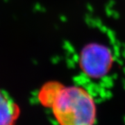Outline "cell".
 <instances>
[{"instance_id":"obj_1","label":"cell","mask_w":125,"mask_h":125,"mask_svg":"<svg viewBox=\"0 0 125 125\" xmlns=\"http://www.w3.org/2000/svg\"><path fill=\"white\" fill-rule=\"evenodd\" d=\"M40 101L52 108L59 125H94L97 109L86 90L76 87L50 85L40 92Z\"/></svg>"},{"instance_id":"obj_2","label":"cell","mask_w":125,"mask_h":125,"mask_svg":"<svg viewBox=\"0 0 125 125\" xmlns=\"http://www.w3.org/2000/svg\"><path fill=\"white\" fill-rule=\"evenodd\" d=\"M106 49L93 47L87 49L83 55V67L90 76L98 78L102 76L108 70L110 65L109 54Z\"/></svg>"},{"instance_id":"obj_3","label":"cell","mask_w":125,"mask_h":125,"mask_svg":"<svg viewBox=\"0 0 125 125\" xmlns=\"http://www.w3.org/2000/svg\"><path fill=\"white\" fill-rule=\"evenodd\" d=\"M17 104L0 89V125H15L20 115Z\"/></svg>"}]
</instances>
